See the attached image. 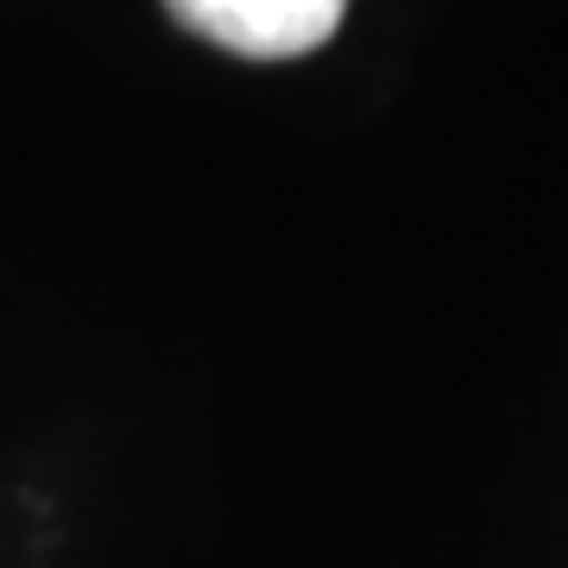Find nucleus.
Masks as SVG:
<instances>
[{
	"instance_id": "f257e3e1",
	"label": "nucleus",
	"mask_w": 568,
	"mask_h": 568,
	"mask_svg": "<svg viewBox=\"0 0 568 568\" xmlns=\"http://www.w3.org/2000/svg\"><path fill=\"white\" fill-rule=\"evenodd\" d=\"M164 7L183 32L260 63L304 58L328 44L347 13V0H164Z\"/></svg>"
}]
</instances>
